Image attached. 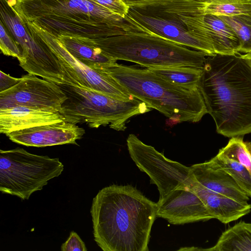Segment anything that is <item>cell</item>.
Returning <instances> with one entry per match:
<instances>
[{
	"label": "cell",
	"instance_id": "cell-17",
	"mask_svg": "<svg viewBox=\"0 0 251 251\" xmlns=\"http://www.w3.org/2000/svg\"><path fill=\"white\" fill-rule=\"evenodd\" d=\"M59 112L19 106L0 109V132L7 136L14 131L65 121Z\"/></svg>",
	"mask_w": 251,
	"mask_h": 251
},
{
	"label": "cell",
	"instance_id": "cell-12",
	"mask_svg": "<svg viewBox=\"0 0 251 251\" xmlns=\"http://www.w3.org/2000/svg\"><path fill=\"white\" fill-rule=\"evenodd\" d=\"M156 203V217L173 225L214 219L201 199L189 188L173 190L159 198Z\"/></svg>",
	"mask_w": 251,
	"mask_h": 251
},
{
	"label": "cell",
	"instance_id": "cell-22",
	"mask_svg": "<svg viewBox=\"0 0 251 251\" xmlns=\"http://www.w3.org/2000/svg\"><path fill=\"white\" fill-rule=\"evenodd\" d=\"M147 69L176 86L188 89L199 87L203 70L188 67Z\"/></svg>",
	"mask_w": 251,
	"mask_h": 251
},
{
	"label": "cell",
	"instance_id": "cell-24",
	"mask_svg": "<svg viewBox=\"0 0 251 251\" xmlns=\"http://www.w3.org/2000/svg\"><path fill=\"white\" fill-rule=\"evenodd\" d=\"M235 33L239 43L238 52H251V15H220Z\"/></svg>",
	"mask_w": 251,
	"mask_h": 251
},
{
	"label": "cell",
	"instance_id": "cell-2",
	"mask_svg": "<svg viewBox=\"0 0 251 251\" xmlns=\"http://www.w3.org/2000/svg\"><path fill=\"white\" fill-rule=\"evenodd\" d=\"M199 88L218 133H251V67L241 54L207 56Z\"/></svg>",
	"mask_w": 251,
	"mask_h": 251
},
{
	"label": "cell",
	"instance_id": "cell-6",
	"mask_svg": "<svg viewBox=\"0 0 251 251\" xmlns=\"http://www.w3.org/2000/svg\"><path fill=\"white\" fill-rule=\"evenodd\" d=\"M59 86L68 97L59 113L65 121L74 124L86 123L91 128L109 125L114 130L124 131L129 119L152 109L135 98L124 100L81 87Z\"/></svg>",
	"mask_w": 251,
	"mask_h": 251
},
{
	"label": "cell",
	"instance_id": "cell-13",
	"mask_svg": "<svg viewBox=\"0 0 251 251\" xmlns=\"http://www.w3.org/2000/svg\"><path fill=\"white\" fill-rule=\"evenodd\" d=\"M84 129L76 124L63 122L25 128L10 133L12 142L28 147H45L64 144L77 145L85 134Z\"/></svg>",
	"mask_w": 251,
	"mask_h": 251
},
{
	"label": "cell",
	"instance_id": "cell-8",
	"mask_svg": "<svg viewBox=\"0 0 251 251\" xmlns=\"http://www.w3.org/2000/svg\"><path fill=\"white\" fill-rule=\"evenodd\" d=\"M0 21L21 48L19 65L28 74L57 84H65L64 73L56 55L27 27L7 0H0Z\"/></svg>",
	"mask_w": 251,
	"mask_h": 251
},
{
	"label": "cell",
	"instance_id": "cell-33",
	"mask_svg": "<svg viewBox=\"0 0 251 251\" xmlns=\"http://www.w3.org/2000/svg\"><path fill=\"white\" fill-rule=\"evenodd\" d=\"M126 4H128L131 3L144 1L145 0H123Z\"/></svg>",
	"mask_w": 251,
	"mask_h": 251
},
{
	"label": "cell",
	"instance_id": "cell-3",
	"mask_svg": "<svg viewBox=\"0 0 251 251\" xmlns=\"http://www.w3.org/2000/svg\"><path fill=\"white\" fill-rule=\"evenodd\" d=\"M10 4L22 18L55 37L97 39L148 33L127 16L122 17L95 0H17Z\"/></svg>",
	"mask_w": 251,
	"mask_h": 251
},
{
	"label": "cell",
	"instance_id": "cell-26",
	"mask_svg": "<svg viewBox=\"0 0 251 251\" xmlns=\"http://www.w3.org/2000/svg\"><path fill=\"white\" fill-rule=\"evenodd\" d=\"M202 12L203 14H211L218 16L251 15V0H226L205 3Z\"/></svg>",
	"mask_w": 251,
	"mask_h": 251
},
{
	"label": "cell",
	"instance_id": "cell-30",
	"mask_svg": "<svg viewBox=\"0 0 251 251\" xmlns=\"http://www.w3.org/2000/svg\"><path fill=\"white\" fill-rule=\"evenodd\" d=\"M21 78L11 76L0 71V92L6 90L18 83Z\"/></svg>",
	"mask_w": 251,
	"mask_h": 251
},
{
	"label": "cell",
	"instance_id": "cell-31",
	"mask_svg": "<svg viewBox=\"0 0 251 251\" xmlns=\"http://www.w3.org/2000/svg\"><path fill=\"white\" fill-rule=\"evenodd\" d=\"M241 56L248 62L251 67V52L241 54Z\"/></svg>",
	"mask_w": 251,
	"mask_h": 251
},
{
	"label": "cell",
	"instance_id": "cell-4",
	"mask_svg": "<svg viewBox=\"0 0 251 251\" xmlns=\"http://www.w3.org/2000/svg\"><path fill=\"white\" fill-rule=\"evenodd\" d=\"M99 71L109 75L134 98L175 123H197L208 113L199 87L188 89L178 86L148 69L117 62Z\"/></svg>",
	"mask_w": 251,
	"mask_h": 251
},
{
	"label": "cell",
	"instance_id": "cell-15",
	"mask_svg": "<svg viewBox=\"0 0 251 251\" xmlns=\"http://www.w3.org/2000/svg\"><path fill=\"white\" fill-rule=\"evenodd\" d=\"M127 16L151 33L177 44L201 51L208 56L216 54L211 45L193 36L183 27L172 22L145 15L130 7Z\"/></svg>",
	"mask_w": 251,
	"mask_h": 251
},
{
	"label": "cell",
	"instance_id": "cell-9",
	"mask_svg": "<svg viewBox=\"0 0 251 251\" xmlns=\"http://www.w3.org/2000/svg\"><path fill=\"white\" fill-rule=\"evenodd\" d=\"M56 55L62 68L66 85L91 89L114 98L128 100L135 98L105 73L90 68L74 57L58 39L34 24L21 18Z\"/></svg>",
	"mask_w": 251,
	"mask_h": 251
},
{
	"label": "cell",
	"instance_id": "cell-25",
	"mask_svg": "<svg viewBox=\"0 0 251 251\" xmlns=\"http://www.w3.org/2000/svg\"><path fill=\"white\" fill-rule=\"evenodd\" d=\"M217 154L241 164L251 173V142L244 141L242 136L231 137Z\"/></svg>",
	"mask_w": 251,
	"mask_h": 251
},
{
	"label": "cell",
	"instance_id": "cell-27",
	"mask_svg": "<svg viewBox=\"0 0 251 251\" xmlns=\"http://www.w3.org/2000/svg\"><path fill=\"white\" fill-rule=\"evenodd\" d=\"M19 44L0 21V49L2 53L7 56L16 57L20 61L22 51Z\"/></svg>",
	"mask_w": 251,
	"mask_h": 251
},
{
	"label": "cell",
	"instance_id": "cell-14",
	"mask_svg": "<svg viewBox=\"0 0 251 251\" xmlns=\"http://www.w3.org/2000/svg\"><path fill=\"white\" fill-rule=\"evenodd\" d=\"M188 30L192 35L211 44L216 54H238L239 43L231 28L219 16L205 14L191 17Z\"/></svg>",
	"mask_w": 251,
	"mask_h": 251
},
{
	"label": "cell",
	"instance_id": "cell-28",
	"mask_svg": "<svg viewBox=\"0 0 251 251\" xmlns=\"http://www.w3.org/2000/svg\"><path fill=\"white\" fill-rule=\"evenodd\" d=\"M98 3L122 17L125 18L128 12L129 6L123 0H95Z\"/></svg>",
	"mask_w": 251,
	"mask_h": 251
},
{
	"label": "cell",
	"instance_id": "cell-1",
	"mask_svg": "<svg viewBox=\"0 0 251 251\" xmlns=\"http://www.w3.org/2000/svg\"><path fill=\"white\" fill-rule=\"evenodd\" d=\"M157 203L130 185L100 190L90 213L94 240L103 251H148Z\"/></svg>",
	"mask_w": 251,
	"mask_h": 251
},
{
	"label": "cell",
	"instance_id": "cell-32",
	"mask_svg": "<svg viewBox=\"0 0 251 251\" xmlns=\"http://www.w3.org/2000/svg\"><path fill=\"white\" fill-rule=\"evenodd\" d=\"M197 1L204 3H212L214 2H220L226 0H195Z\"/></svg>",
	"mask_w": 251,
	"mask_h": 251
},
{
	"label": "cell",
	"instance_id": "cell-10",
	"mask_svg": "<svg viewBox=\"0 0 251 251\" xmlns=\"http://www.w3.org/2000/svg\"><path fill=\"white\" fill-rule=\"evenodd\" d=\"M130 157L138 168L155 184L162 198L178 188H188L196 181L191 167L167 158L153 147L142 142L134 134L126 139Z\"/></svg>",
	"mask_w": 251,
	"mask_h": 251
},
{
	"label": "cell",
	"instance_id": "cell-34",
	"mask_svg": "<svg viewBox=\"0 0 251 251\" xmlns=\"http://www.w3.org/2000/svg\"><path fill=\"white\" fill-rule=\"evenodd\" d=\"M8 2L11 3L15 2L17 0H7Z\"/></svg>",
	"mask_w": 251,
	"mask_h": 251
},
{
	"label": "cell",
	"instance_id": "cell-16",
	"mask_svg": "<svg viewBox=\"0 0 251 251\" xmlns=\"http://www.w3.org/2000/svg\"><path fill=\"white\" fill-rule=\"evenodd\" d=\"M205 4L195 0H145L127 5L139 12L172 22L187 30L180 18L202 15Z\"/></svg>",
	"mask_w": 251,
	"mask_h": 251
},
{
	"label": "cell",
	"instance_id": "cell-18",
	"mask_svg": "<svg viewBox=\"0 0 251 251\" xmlns=\"http://www.w3.org/2000/svg\"><path fill=\"white\" fill-rule=\"evenodd\" d=\"M189 188L201 199L214 219L226 224L249 214L251 204L211 191L196 180Z\"/></svg>",
	"mask_w": 251,
	"mask_h": 251
},
{
	"label": "cell",
	"instance_id": "cell-7",
	"mask_svg": "<svg viewBox=\"0 0 251 251\" xmlns=\"http://www.w3.org/2000/svg\"><path fill=\"white\" fill-rule=\"evenodd\" d=\"M63 170L58 158L32 154L21 148L0 150V191L22 200H28Z\"/></svg>",
	"mask_w": 251,
	"mask_h": 251
},
{
	"label": "cell",
	"instance_id": "cell-23",
	"mask_svg": "<svg viewBox=\"0 0 251 251\" xmlns=\"http://www.w3.org/2000/svg\"><path fill=\"white\" fill-rule=\"evenodd\" d=\"M209 160L228 173L241 189L251 197V173L245 166L218 154Z\"/></svg>",
	"mask_w": 251,
	"mask_h": 251
},
{
	"label": "cell",
	"instance_id": "cell-11",
	"mask_svg": "<svg viewBox=\"0 0 251 251\" xmlns=\"http://www.w3.org/2000/svg\"><path fill=\"white\" fill-rule=\"evenodd\" d=\"M67 99L59 85L28 73L16 85L0 92V109L22 106L60 112Z\"/></svg>",
	"mask_w": 251,
	"mask_h": 251
},
{
	"label": "cell",
	"instance_id": "cell-19",
	"mask_svg": "<svg viewBox=\"0 0 251 251\" xmlns=\"http://www.w3.org/2000/svg\"><path fill=\"white\" fill-rule=\"evenodd\" d=\"M196 180L207 189L241 201H248L249 197L226 171L210 160L191 167Z\"/></svg>",
	"mask_w": 251,
	"mask_h": 251
},
{
	"label": "cell",
	"instance_id": "cell-5",
	"mask_svg": "<svg viewBox=\"0 0 251 251\" xmlns=\"http://www.w3.org/2000/svg\"><path fill=\"white\" fill-rule=\"evenodd\" d=\"M93 40L114 60L134 62L147 68L188 67L203 69L208 56L152 33L130 32Z\"/></svg>",
	"mask_w": 251,
	"mask_h": 251
},
{
	"label": "cell",
	"instance_id": "cell-21",
	"mask_svg": "<svg viewBox=\"0 0 251 251\" xmlns=\"http://www.w3.org/2000/svg\"><path fill=\"white\" fill-rule=\"evenodd\" d=\"M209 251H251V223L241 221L224 231Z\"/></svg>",
	"mask_w": 251,
	"mask_h": 251
},
{
	"label": "cell",
	"instance_id": "cell-20",
	"mask_svg": "<svg viewBox=\"0 0 251 251\" xmlns=\"http://www.w3.org/2000/svg\"><path fill=\"white\" fill-rule=\"evenodd\" d=\"M56 38L71 55L92 69L98 71L105 66L117 62L105 54L93 39L68 36Z\"/></svg>",
	"mask_w": 251,
	"mask_h": 251
},
{
	"label": "cell",
	"instance_id": "cell-29",
	"mask_svg": "<svg viewBox=\"0 0 251 251\" xmlns=\"http://www.w3.org/2000/svg\"><path fill=\"white\" fill-rule=\"evenodd\" d=\"M62 251H87L84 242L75 231H71L70 235L61 246Z\"/></svg>",
	"mask_w": 251,
	"mask_h": 251
}]
</instances>
